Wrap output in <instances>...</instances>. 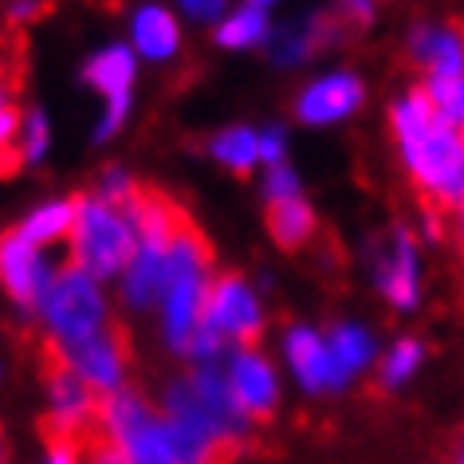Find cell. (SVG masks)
<instances>
[{
    "label": "cell",
    "instance_id": "1",
    "mask_svg": "<svg viewBox=\"0 0 464 464\" xmlns=\"http://www.w3.org/2000/svg\"><path fill=\"white\" fill-rule=\"evenodd\" d=\"M390 134L417 193L440 208L464 205V138L440 122L425 91L410 87L390 102Z\"/></svg>",
    "mask_w": 464,
    "mask_h": 464
},
{
    "label": "cell",
    "instance_id": "2",
    "mask_svg": "<svg viewBox=\"0 0 464 464\" xmlns=\"http://www.w3.org/2000/svg\"><path fill=\"white\" fill-rule=\"evenodd\" d=\"M102 421L130 464H217L213 452L197 445L169 417H158L138 393H111L102 401Z\"/></svg>",
    "mask_w": 464,
    "mask_h": 464
},
{
    "label": "cell",
    "instance_id": "3",
    "mask_svg": "<svg viewBox=\"0 0 464 464\" xmlns=\"http://www.w3.org/2000/svg\"><path fill=\"white\" fill-rule=\"evenodd\" d=\"M208 240L193 220H185L181 232L173 237L169 256H166V287H161V311H166V339L173 351L185 354L193 331L201 327L205 292H208Z\"/></svg>",
    "mask_w": 464,
    "mask_h": 464
},
{
    "label": "cell",
    "instance_id": "4",
    "mask_svg": "<svg viewBox=\"0 0 464 464\" xmlns=\"http://www.w3.org/2000/svg\"><path fill=\"white\" fill-rule=\"evenodd\" d=\"M362 260L374 292L386 299L390 311L413 315L425 299V268H421V237L410 225H390L366 237Z\"/></svg>",
    "mask_w": 464,
    "mask_h": 464
},
{
    "label": "cell",
    "instance_id": "5",
    "mask_svg": "<svg viewBox=\"0 0 464 464\" xmlns=\"http://www.w3.org/2000/svg\"><path fill=\"white\" fill-rule=\"evenodd\" d=\"M75 264L91 280L130 268L138 252V232L130 217L107 205L102 197H75V225H72Z\"/></svg>",
    "mask_w": 464,
    "mask_h": 464
},
{
    "label": "cell",
    "instance_id": "6",
    "mask_svg": "<svg viewBox=\"0 0 464 464\" xmlns=\"http://www.w3.org/2000/svg\"><path fill=\"white\" fill-rule=\"evenodd\" d=\"M44 319L52 327L55 343H87L91 334H99L107 327V307H102V295L95 280L79 268V264H67L60 276H52L48 295H44Z\"/></svg>",
    "mask_w": 464,
    "mask_h": 464
},
{
    "label": "cell",
    "instance_id": "7",
    "mask_svg": "<svg viewBox=\"0 0 464 464\" xmlns=\"http://www.w3.org/2000/svg\"><path fill=\"white\" fill-rule=\"evenodd\" d=\"M201 327L220 334L232 351L256 346V339L264 334V304L245 276L225 272V276H217V280H208Z\"/></svg>",
    "mask_w": 464,
    "mask_h": 464
},
{
    "label": "cell",
    "instance_id": "8",
    "mask_svg": "<svg viewBox=\"0 0 464 464\" xmlns=\"http://www.w3.org/2000/svg\"><path fill=\"white\" fill-rule=\"evenodd\" d=\"M48 351L60 358V362L72 370L75 378H83L91 390L102 393V398H111V393H119V382H122V370H126V354H130V346H126V334L119 323H107L99 334H91L87 343H55L48 339L44 343Z\"/></svg>",
    "mask_w": 464,
    "mask_h": 464
},
{
    "label": "cell",
    "instance_id": "9",
    "mask_svg": "<svg viewBox=\"0 0 464 464\" xmlns=\"http://www.w3.org/2000/svg\"><path fill=\"white\" fill-rule=\"evenodd\" d=\"M366 107V79L351 67H334V72L315 75L295 95V119L315 130L351 122Z\"/></svg>",
    "mask_w": 464,
    "mask_h": 464
},
{
    "label": "cell",
    "instance_id": "10",
    "mask_svg": "<svg viewBox=\"0 0 464 464\" xmlns=\"http://www.w3.org/2000/svg\"><path fill=\"white\" fill-rule=\"evenodd\" d=\"M343 36V16L339 8H311L304 16L280 20L272 24L268 36V60L280 67H304L307 60H315L323 48H331L334 40Z\"/></svg>",
    "mask_w": 464,
    "mask_h": 464
},
{
    "label": "cell",
    "instance_id": "11",
    "mask_svg": "<svg viewBox=\"0 0 464 464\" xmlns=\"http://www.w3.org/2000/svg\"><path fill=\"white\" fill-rule=\"evenodd\" d=\"M225 382L228 393L237 401V410L248 421H268L280 405V370L272 366L268 354H260L256 346L248 351H232L228 366H225Z\"/></svg>",
    "mask_w": 464,
    "mask_h": 464
},
{
    "label": "cell",
    "instance_id": "12",
    "mask_svg": "<svg viewBox=\"0 0 464 464\" xmlns=\"http://www.w3.org/2000/svg\"><path fill=\"white\" fill-rule=\"evenodd\" d=\"M284 362L287 374L304 393L311 398H327V393H339V382H334V362L327 351V331L311 327V323H292L284 331Z\"/></svg>",
    "mask_w": 464,
    "mask_h": 464
},
{
    "label": "cell",
    "instance_id": "13",
    "mask_svg": "<svg viewBox=\"0 0 464 464\" xmlns=\"http://www.w3.org/2000/svg\"><path fill=\"white\" fill-rule=\"evenodd\" d=\"M327 351L334 362V382H339V393H346L358 378L374 374L382 343L378 331L362 319H339L327 327Z\"/></svg>",
    "mask_w": 464,
    "mask_h": 464
},
{
    "label": "cell",
    "instance_id": "14",
    "mask_svg": "<svg viewBox=\"0 0 464 464\" xmlns=\"http://www.w3.org/2000/svg\"><path fill=\"white\" fill-rule=\"evenodd\" d=\"M405 52H410L413 67L425 79H445V75H460L464 72V32L440 20H421L410 28L405 36Z\"/></svg>",
    "mask_w": 464,
    "mask_h": 464
},
{
    "label": "cell",
    "instance_id": "15",
    "mask_svg": "<svg viewBox=\"0 0 464 464\" xmlns=\"http://www.w3.org/2000/svg\"><path fill=\"white\" fill-rule=\"evenodd\" d=\"M0 280H5L8 295L24 307H36V304H44V295H48V284H52L48 264L40 260V252L32 248L16 228H8L5 237H0Z\"/></svg>",
    "mask_w": 464,
    "mask_h": 464
},
{
    "label": "cell",
    "instance_id": "16",
    "mask_svg": "<svg viewBox=\"0 0 464 464\" xmlns=\"http://www.w3.org/2000/svg\"><path fill=\"white\" fill-rule=\"evenodd\" d=\"M87 83L107 95V119L95 130V138H111L126 122V107H130V83H134V55L126 48H107L99 60L87 63Z\"/></svg>",
    "mask_w": 464,
    "mask_h": 464
},
{
    "label": "cell",
    "instance_id": "17",
    "mask_svg": "<svg viewBox=\"0 0 464 464\" xmlns=\"http://www.w3.org/2000/svg\"><path fill=\"white\" fill-rule=\"evenodd\" d=\"M166 256L169 245H158V240H138V252L126 268V284L122 295L130 299L134 307H150L154 299H161V287H166Z\"/></svg>",
    "mask_w": 464,
    "mask_h": 464
},
{
    "label": "cell",
    "instance_id": "18",
    "mask_svg": "<svg viewBox=\"0 0 464 464\" xmlns=\"http://www.w3.org/2000/svg\"><path fill=\"white\" fill-rule=\"evenodd\" d=\"M272 13L276 8L268 0H248V5L232 8V13L217 24V44L228 52H248V48H260V44H268L272 36Z\"/></svg>",
    "mask_w": 464,
    "mask_h": 464
},
{
    "label": "cell",
    "instance_id": "19",
    "mask_svg": "<svg viewBox=\"0 0 464 464\" xmlns=\"http://www.w3.org/2000/svg\"><path fill=\"white\" fill-rule=\"evenodd\" d=\"M425 358H429V346L421 339H413V334H401V339H393L390 346H382L378 366H374L378 390L401 393L425 370Z\"/></svg>",
    "mask_w": 464,
    "mask_h": 464
},
{
    "label": "cell",
    "instance_id": "20",
    "mask_svg": "<svg viewBox=\"0 0 464 464\" xmlns=\"http://www.w3.org/2000/svg\"><path fill=\"white\" fill-rule=\"evenodd\" d=\"M319 228V217L311 208L307 197H295V201H280V205H268V232L272 240L280 245L284 252H295L304 248Z\"/></svg>",
    "mask_w": 464,
    "mask_h": 464
},
{
    "label": "cell",
    "instance_id": "21",
    "mask_svg": "<svg viewBox=\"0 0 464 464\" xmlns=\"http://www.w3.org/2000/svg\"><path fill=\"white\" fill-rule=\"evenodd\" d=\"M134 44L138 52L150 55V60H169L181 44V32H178V20H173L169 8H138L134 13Z\"/></svg>",
    "mask_w": 464,
    "mask_h": 464
},
{
    "label": "cell",
    "instance_id": "22",
    "mask_svg": "<svg viewBox=\"0 0 464 464\" xmlns=\"http://www.w3.org/2000/svg\"><path fill=\"white\" fill-rule=\"evenodd\" d=\"M208 150H213V158L225 169H232L237 178H248L260 166V130H252V126H228V130H220L213 138Z\"/></svg>",
    "mask_w": 464,
    "mask_h": 464
},
{
    "label": "cell",
    "instance_id": "23",
    "mask_svg": "<svg viewBox=\"0 0 464 464\" xmlns=\"http://www.w3.org/2000/svg\"><path fill=\"white\" fill-rule=\"evenodd\" d=\"M72 225H75V197L72 201L44 205L40 213H32L16 232L28 240L32 248H36V245H48V240H60L63 232H72Z\"/></svg>",
    "mask_w": 464,
    "mask_h": 464
},
{
    "label": "cell",
    "instance_id": "24",
    "mask_svg": "<svg viewBox=\"0 0 464 464\" xmlns=\"http://www.w3.org/2000/svg\"><path fill=\"white\" fill-rule=\"evenodd\" d=\"M421 91L440 122H449L452 130H464V72L445 79H425Z\"/></svg>",
    "mask_w": 464,
    "mask_h": 464
},
{
    "label": "cell",
    "instance_id": "25",
    "mask_svg": "<svg viewBox=\"0 0 464 464\" xmlns=\"http://www.w3.org/2000/svg\"><path fill=\"white\" fill-rule=\"evenodd\" d=\"M264 205H280V201H295V197H304V178H299V169L287 161V166H276V169H264Z\"/></svg>",
    "mask_w": 464,
    "mask_h": 464
},
{
    "label": "cell",
    "instance_id": "26",
    "mask_svg": "<svg viewBox=\"0 0 464 464\" xmlns=\"http://www.w3.org/2000/svg\"><path fill=\"white\" fill-rule=\"evenodd\" d=\"M79 464H130V460H126V452L119 449V440L111 437V429H102V433H95L79 449Z\"/></svg>",
    "mask_w": 464,
    "mask_h": 464
},
{
    "label": "cell",
    "instance_id": "27",
    "mask_svg": "<svg viewBox=\"0 0 464 464\" xmlns=\"http://www.w3.org/2000/svg\"><path fill=\"white\" fill-rule=\"evenodd\" d=\"M260 166L264 169L287 166V130L284 126H268V130H260Z\"/></svg>",
    "mask_w": 464,
    "mask_h": 464
},
{
    "label": "cell",
    "instance_id": "28",
    "mask_svg": "<svg viewBox=\"0 0 464 464\" xmlns=\"http://www.w3.org/2000/svg\"><path fill=\"white\" fill-rule=\"evenodd\" d=\"M44 150H48V122H44L40 111H32L24 122V158L36 161V158H44Z\"/></svg>",
    "mask_w": 464,
    "mask_h": 464
},
{
    "label": "cell",
    "instance_id": "29",
    "mask_svg": "<svg viewBox=\"0 0 464 464\" xmlns=\"http://www.w3.org/2000/svg\"><path fill=\"white\" fill-rule=\"evenodd\" d=\"M181 13L189 20H217V24H220V20L228 16V8L220 5V0H185Z\"/></svg>",
    "mask_w": 464,
    "mask_h": 464
},
{
    "label": "cell",
    "instance_id": "30",
    "mask_svg": "<svg viewBox=\"0 0 464 464\" xmlns=\"http://www.w3.org/2000/svg\"><path fill=\"white\" fill-rule=\"evenodd\" d=\"M374 13H378V5H370V0H346V5H339L343 24H370Z\"/></svg>",
    "mask_w": 464,
    "mask_h": 464
},
{
    "label": "cell",
    "instance_id": "31",
    "mask_svg": "<svg viewBox=\"0 0 464 464\" xmlns=\"http://www.w3.org/2000/svg\"><path fill=\"white\" fill-rule=\"evenodd\" d=\"M48 445V464H79V445L72 440H44Z\"/></svg>",
    "mask_w": 464,
    "mask_h": 464
},
{
    "label": "cell",
    "instance_id": "32",
    "mask_svg": "<svg viewBox=\"0 0 464 464\" xmlns=\"http://www.w3.org/2000/svg\"><path fill=\"white\" fill-rule=\"evenodd\" d=\"M421 240H429V245H437V240H440V217H437V208H433V213H425V220H421Z\"/></svg>",
    "mask_w": 464,
    "mask_h": 464
},
{
    "label": "cell",
    "instance_id": "33",
    "mask_svg": "<svg viewBox=\"0 0 464 464\" xmlns=\"http://www.w3.org/2000/svg\"><path fill=\"white\" fill-rule=\"evenodd\" d=\"M452 225H457V237H460V245H464V205L452 208Z\"/></svg>",
    "mask_w": 464,
    "mask_h": 464
},
{
    "label": "cell",
    "instance_id": "34",
    "mask_svg": "<svg viewBox=\"0 0 464 464\" xmlns=\"http://www.w3.org/2000/svg\"><path fill=\"white\" fill-rule=\"evenodd\" d=\"M452 464H464V445L457 449V457H452Z\"/></svg>",
    "mask_w": 464,
    "mask_h": 464
},
{
    "label": "cell",
    "instance_id": "35",
    "mask_svg": "<svg viewBox=\"0 0 464 464\" xmlns=\"http://www.w3.org/2000/svg\"><path fill=\"white\" fill-rule=\"evenodd\" d=\"M460 138H464V130H460Z\"/></svg>",
    "mask_w": 464,
    "mask_h": 464
}]
</instances>
